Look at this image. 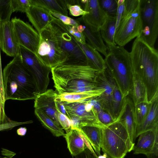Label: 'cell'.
Here are the masks:
<instances>
[{
    "label": "cell",
    "instance_id": "1",
    "mask_svg": "<svg viewBox=\"0 0 158 158\" xmlns=\"http://www.w3.org/2000/svg\"><path fill=\"white\" fill-rule=\"evenodd\" d=\"M130 56L133 73L142 79L147 89L148 101L158 98V52L139 36L134 40Z\"/></svg>",
    "mask_w": 158,
    "mask_h": 158
},
{
    "label": "cell",
    "instance_id": "2",
    "mask_svg": "<svg viewBox=\"0 0 158 158\" xmlns=\"http://www.w3.org/2000/svg\"><path fill=\"white\" fill-rule=\"evenodd\" d=\"M5 100H35L39 94L34 78L19 54L2 72Z\"/></svg>",
    "mask_w": 158,
    "mask_h": 158
},
{
    "label": "cell",
    "instance_id": "3",
    "mask_svg": "<svg viewBox=\"0 0 158 158\" xmlns=\"http://www.w3.org/2000/svg\"><path fill=\"white\" fill-rule=\"evenodd\" d=\"M104 60L123 98L128 96L131 89L133 72L130 53L123 47L107 46Z\"/></svg>",
    "mask_w": 158,
    "mask_h": 158
},
{
    "label": "cell",
    "instance_id": "4",
    "mask_svg": "<svg viewBox=\"0 0 158 158\" xmlns=\"http://www.w3.org/2000/svg\"><path fill=\"white\" fill-rule=\"evenodd\" d=\"M40 41L36 56L51 68L66 61L61 48L57 19L52 21L40 34Z\"/></svg>",
    "mask_w": 158,
    "mask_h": 158
},
{
    "label": "cell",
    "instance_id": "5",
    "mask_svg": "<svg viewBox=\"0 0 158 158\" xmlns=\"http://www.w3.org/2000/svg\"><path fill=\"white\" fill-rule=\"evenodd\" d=\"M140 3L141 0H125L124 11L114 35L116 45L124 47L140 35L142 29Z\"/></svg>",
    "mask_w": 158,
    "mask_h": 158
},
{
    "label": "cell",
    "instance_id": "6",
    "mask_svg": "<svg viewBox=\"0 0 158 158\" xmlns=\"http://www.w3.org/2000/svg\"><path fill=\"white\" fill-rule=\"evenodd\" d=\"M134 146L120 122H116L102 129L101 148L111 158H124Z\"/></svg>",
    "mask_w": 158,
    "mask_h": 158
},
{
    "label": "cell",
    "instance_id": "7",
    "mask_svg": "<svg viewBox=\"0 0 158 158\" xmlns=\"http://www.w3.org/2000/svg\"><path fill=\"white\" fill-rule=\"evenodd\" d=\"M51 72L56 89L73 79L95 82L100 72L88 62L82 61L64 62L51 68Z\"/></svg>",
    "mask_w": 158,
    "mask_h": 158
},
{
    "label": "cell",
    "instance_id": "8",
    "mask_svg": "<svg viewBox=\"0 0 158 158\" xmlns=\"http://www.w3.org/2000/svg\"><path fill=\"white\" fill-rule=\"evenodd\" d=\"M90 98L73 102H63L68 117L71 121L72 128L80 130L86 126L104 128L98 120Z\"/></svg>",
    "mask_w": 158,
    "mask_h": 158
},
{
    "label": "cell",
    "instance_id": "9",
    "mask_svg": "<svg viewBox=\"0 0 158 158\" xmlns=\"http://www.w3.org/2000/svg\"><path fill=\"white\" fill-rule=\"evenodd\" d=\"M140 10L142 29L139 36L154 47L158 35V0H141Z\"/></svg>",
    "mask_w": 158,
    "mask_h": 158
},
{
    "label": "cell",
    "instance_id": "10",
    "mask_svg": "<svg viewBox=\"0 0 158 158\" xmlns=\"http://www.w3.org/2000/svg\"><path fill=\"white\" fill-rule=\"evenodd\" d=\"M19 54L23 64L32 75L39 94L44 92L49 82L51 68L44 64L35 54L21 46Z\"/></svg>",
    "mask_w": 158,
    "mask_h": 158
},
{
    "label": "cell",
    "instance_id": "11",
    "mask_svg": "<svg viewBox=\"0 0 158 158\" xmlns=\"http://www.w3.org/2000/svg\"><path fill=\"white\" fill-rule=\"evenodd\" d=\"M18 43L36 55L40 40V34L28 23L16 17L10 20Z\"/></svg>",
    "mask_w": 158,
    "mask_h": 158
},
{
    "label": "cell",
    "instance_id": "12",
    "mask_svg": "<svg viewBox=\"0 0 158 158\" xmlns=\"http://www.w3.org/2000/svg\"><path fill=\"white\" fill-rule=\"evenodd\" d=\"M57 19L61 48L66 57L65 61L88 62L79 43L69 33L66 25Z\"/></svg>",
    "mask_w": 158,
    "mask_h": 158
},
{
    "label": "cell",
    "instance_id": "13",
    "mask_svg": "<svg viewBox=\"0 0 158 158\" xmlns=\"http://www.w3.org/2000/svg\"><path fill=\"white\" fill-rule=\"evenodd\" d=\"M83 8L88 13L77 19L81 21L92 31H100L108 16L101 7L98 0H88Z\"/></svg>",
    "mask_w": 158,
    "mask_h": 158
},
{
    "label": "cell",
    "instance_id": "14",
    "mask_svg": "<svg viewBox=\"0 0 158 158\" xmlns=\"http://www.w3.org/2000/svg\"><path fill=\"white\" fill-rule=\"evenodd\" d=\"M128 96L124 98L122 108L116 122H119L122 124L127 131L131 141L134 143L136 138L137 124L134 105L132 99Z\"/></svg>",
    "mask_w": 158,
    "mask_h": 158
},
{
    "label": "cell",
    "instance_id": "15",
    "mask_svg": "<svg viewBox=\"0 0 158 158\" xmlns=\"http://www.w3.org/2000/svg\"><path fill=\"white\" fill-rule=\"evenodd\" d=\"M0 48L6 54L14 57L19 53L20 46L10 20L2 22L0 27Z\"/></svg>",
    "mask_w": 158,
    "mask_h": 158
},
{
    "label": "cell",
    "instance_id": "16",
    "mask_svg": "<svg viewBox=\"0 0 158 158\" xmlns=\"http://www.w3.org/2000/svg\"><path fill=\"white\" fill-rule=\"evenodd\" d=\"M95 82L98 86L102 87L104 90L102 94L97 97L103 109L110 113L113 117L111 102L115 82L110 72L106 67L103 71L99 72Z\"/></svg>",
    "mask_w": 158,
    "mask_h": 158
},
{
    "label": "cell",
    "instance_id": "17",
    "mask_svg": "<svg viewBox=\"0 0 158 158\" xmlns=\"http://www.w3.org/2000/svg\"><path fill=\"white\" fill-rule=\"evenodd\" d=\"M57 95V92L52 89H47L37 96L35 99L34 107L43 111L60 126L58 120L57 111L55 102Z\"/></svg>",
    "mask_w": 158,
    "mask_h": 158
},
{
    "label": "cell",
    "instance_id": "18",
    "mask_svg": "<svg viewBox=\"0 0 158 158\" xmlns=\"http://www.w3.org/2000/svg\"><path fill=\"white\" fill-rule=\"evenodd\" d=\"M26 13L29 21L39 34L55 18L48 10L36 5H31Z\"/></svg>",
    "mask_w": 158,
    "mask_h": 158
},
{
    "label": "cell",
    "instance_id": "19",
    "mask_svg": "<svg viewBox=\"0 0 158 158\" xmlns=\"http://www.w3.org/2000/svg\"><path fill=\"white\" fill-rule=\"evenodd\" d=\"M76 20L79 23L77 29L84 35L87 43L106 56L107 55L108 48L104 43L100 31L93 32L81 21Z\"/></svg>",
    "mask_w": 158,
    "mask_h": 158
},
{
    "label": "cell",
    "instance_id": "20",
    "mask_svg": "<svg viewBox=\"0 0 158 158\" xmlns=\"http://www.w3.org/2000/svg\"><path fill=\"white\" fill-rule=\"evenodd\" d=\"M63 137L72 156H75L81 154L87 148L85 137L80 130L72 128L69 132L65 134Z\"/></svg>",
    "mask_w": 158,
    "mask_h": 158
},
{
    "label": "cell",
    "instance_id": "21",
    "mask_svg": "<svg viewBox=\"0 0 158 158\" xmlns=\"http://www.w3.org/2000/svg\"><path fill=\"white\" fill-rule=\"evenodd\" d=\"M96 82L82 79H73L59 87L56 90L59 95L65 93L81 92L100 88Z\"/></svg>",
    "mask_w": 158,
    "mask_h": 158
},
{
    "label": "cell",
    "instance_id": "22",
    "mask_svg": "<svg viewBox=\"0 0 158 158\" xmlns=\"http://www.w3.org/2000/svg\"><path fill=\"white\" fill-rule=\"evenodd\" d=\"M139 136L137 144L134 146L132 151L135 154L146 155L151 151L158 139V128L144 132Z\"/></svg>",
    "mask_w": 158,
    "mask_h": 158
},
{
    "label": "cell",
    "instance_id": "23",
    "mask_svg": "<svg viewBox=\"0 0 158 158\" xmlns=\"http://www.w3.org/2000/svg\"><path fill=\"white\" fill-rule=\"evenodd\" d=\"M158 128V98L151 103L149 112L143 122L137 126L136 138L145 131Z\"/></svg>",
    "mask_w": 158,
    "mask_h": 158
},
{
    "label": "cell",
    "instance_id": "24",
    "mask_svg": "<svg viewBox=\"0 0 158 158\" xmlns=\"http://www.w3.org/2000/svg\"><path fill=\"white\" fill-rule=\"evenodd\" d=\"M102 129L93 126H84L80 130L90 143L98 156L101 155Z\"/></svg>",
    "mask_w": 158,
    "mask_h": 158
},
{
    "label": "cell",
    "instance_id": "25",
    "mask_svg": "<svg viewBox=\"0 0 158 158\" xmlns=\"http://www.w3.org/2000/svg\"><path fill=\"white\" fill-rule=\"evenodd\" d=\"M78 43L89 63L100 72L104 70L106 68L105 60L98 52L86 43L84 44Z\"/></svg>",
    "mask_w": 158,
    "mask_h": 158
},
{
    "label": "cell",
    "instance_id": "26",
    "mask_svg": "<svg viewBox=\"0 0 158 158\" xmlns=\"http://www.w3.org/2000/svg\"><path fill=\"white\" fill-rule=\"evenodd\" d=\"M100 87V86H99ZM100 88L90 91L71 93H65L57 95L56 99L67 102L81 101L99 96L104 91V89Z\"/></svg>",
    "mask_w": 158,
    "mask_h": 158
},
{
    "label": "cell",
    "instance_id": "27",
    "mask_svg": "<svg viewBox=\"0 0 158 158\" xmlns=\"http://www.w3.org/2000/svg\"><path fill=\"white\" fill-rule=\"evenodd\" d=\"M131 93L134 105L141 102H148L146 86L140 77L135 73H133Z\"/></svg>",
    "mask_w": 158,
    "mask_h": 158
},
{
    "label": "cell",
    "instance_id": "28",
    "mask_svg": "<svg viewBox=\"0 0 158 158\" xmlns=\"http://www.w3.org/2000/svg\"><path fill=\"white\" fill-rule=\"evenodd\" d=\"M30 1L31 5L38 6L49 11L68 16V10L65 0H30Z\"/></svg>",
    "mask_w": 158,
    "mask_h": 158
},
{
    "label": "cell",
    "instance_id": "29",
    "mask_svg": "<svg viewBox=\"0 0 158 158\" xmlns=\"http://www.w3.org/2000/svg\"><path fill=\"white\" fill-rule=\"evenodd\" d=\"M115 17L108 16L100 30L102 39L107 46L117 45L114 40L116 26Z\"/></svg>",
    "mask_w": 158,
    "mask_h": 158
},
{
    "label": "cell",
    "instance_id": "30",
    "mask_svg": "<svg viewBox=\"0 0 158 158\" xmlns=\"http://www.w3.org/2000/svg\"><path fill=\"white\" fill-rule=\"evenodd\" d=\"M35 114L42 125L56 137L63 136L64 132L61 126L58 125L52 119L40 110L35 109Z\"/></svg>",
    "mask_w": 158,
    "mask_h": 158
},
{
    "label": "cell",
    "instance_id": "31",
    "mask_svg": "<svg viewBox=\"0 0 158 158\" xmlns=\"http://www.w3.org/2000/svg\"><path fill=\"white\" fill-rule=\"evenodd\" d=\"M123 100L121 93L115 82L112 97L111 109L113 117L115 121L122 108Z\"/></svg>",
    "mask_w": 158,
    "mask_h": 158
},
{
    "label": "cell",
    "instance_id": "32",
    "mask_svg": "<svg viewBox=\"0 0 158 158\" xmlns=\"http://www.w3.org/2000/svg\"><path fill=\"white\" fill-rule=\"evenodd\" d=\"M150 106L151 103L147 102H141L134 105L137 126L143 122L149 112Z\"/></svg>",
    "mask_w": 158,
    "mask_h": 158
},
{
    "label": "cell",
    "instance_id": "33",
    "mask_svg": "<svg viewBox=\"0 0 158 158\" xmlns=\"http://www.w3.org/2000/svg\"><path fill=\"white\" fill-rule=\"evenodd\" d=\"M13 12L11 0H0V22L10 21Z\"/></svg>",
    "mask_w": 158,
    "mask_h": 158
},
{
    "label": "cell",
    "instance_id": "34",
    "mask_svg": "<svg viewBox=\"0 0 158 158\" xmlns=\"http://www.w3.org/2000/svg\"><path fill=\"white\" fill-rule=\"evenodd\" d=\"M117 0H99L101 8L108 15L116 16L117 9Z\"/></svg>",
    "mask_w": 158,
    "mask_h": 158
},
{
    "label": "cell",
    "instance_id": "35",
    "mask_svg": "<svg viewBox=\"0 0 158 158\" xmlns=\"http://www.w3.org/2000/svg\"><path fill=\"white\" fill-rule=\"evenodd\" d=\"M97 115L99 121L104 128L116 122L110 114L103 109L98 113Z\"/></svg>",
    "mask_w": 158,
    "mask_h": 158
},
{
    "label": "cell",
    "instance_id": "36",
    "mask_svg": "<svg viewBox=\"0 0 158 158\" xmlns=\"http://www.w3.org/2000/svg\"><path fill=\"white\" fill-rule=\"evenodd\" d=\"M13 12L20 11L26 13L31 6L30 0H11Z\"/></svg>",
    "mask_w": 158,
    "mask_h": 158
},
{
    "label": "cell",
    "instance_id": "37",
    "mask_svg": "<svg viewBox=\"0 0 158 158\" xmlns=\"http://www.w3.org/2000/svg\"><path fill=\"white\" fill-rule=\"evenodd\" d=\"M49 11L51 15L60 20L66 25H70L77 27L79 24L77 20L58 13L53 11Z\"/></svg>",
    "mask_w": 158,
    "mask_h": 158
},
{
    "label": "cell",
    "instance_id": "38",
    "mask_svg": "<svg viewBox=\"0 0 158 158\" xmlns=\"http://www.w3.org/2000/svg\"><path fill=\"white\" fill-rule=\"evenodd\" d=\"M57 118L61 127L66 131L69 132L71 130V124L69 118L65 115L57 111Z\"/></svg>",
    "mask_w": 158,
    "mask_h": 158
},
{
    "label": "cell",
    "instance_id": "39",
    "mask_svg": "<svg viewBox=\"0 0 158 158\" xmlns=\"http://www.w3.org/2000/svg\"><path fill=\"white\" fill-rule=\"evenodd\" d=\"M66 26L69 33L78 42L81 44H84L86 43L84 35L82 33L78 31L76 27L70 25Z\"/></svg>",
    "mask_w": 158,
    "mask_h": 158
},
{
    "label": "cell",
    "instance_id": "40",
    "mask_svg": "<svg viewBox=\"0 0 158 158\" xmlns=\"http://www.w3.org/2000/svg\"><path fill=\"white\" fill-rule=\"evenodd\" d=\"M32 120L23 122H19L10 120L8 121L3 123L0 124V131H8L19 125L32 123Z\"/></svg>",
    "mask_w": 158,
    "mask_h": 158
},
{
    "label": "cell",
    "instance_id": "41",
    "mask_svg": "<svg viewBox=\"0 0 158 158\" xmlns=\"http://www.w3.org/2000/svg\"><path fill=\"white\" fill-rule=\"evenodd\" d=\"M66 5L67 9L69 11V14L72 16H83L88 13V12L85 11L79 5L66 4Z\"/></svg>",
    "mask_w": 158,
    "mask_h": 158
},
{
    "label": "cell",
    "instance_id": "42",
    "mask_svg": "<svg viewBox=\"0 0 158 158\" xmlns=\"http://www.w3.org/2000/svg\"><path fill=\"white\" fill-rule=\"evenodd\" d=\"M118 6L116 15V30L118 27L120 22L123 13L125 9V1L121 4H117Z\"/></svg>",
    "mask_w": 158,
    "mask_h": 158
},
{
    "label": "cell",
    "instance_id": "43",
    "mask_svg": "<svg viewBox=\"0 0 158 158\" xmlns=\"http://www.w3.org/2000/svg\"><path fill=\"white\" fill-rule=\"evenodd\" d=\"M146 156L147 158H158V139H156L151 151Z\"/></svg>",
    "mask_w": 158,
    "mask_h": 158
},
{
    "label": "cell",
    "instance_id": "44",
    "mask_svg": "<svg viewBox=\"0 0 158 158\" xmlns=\"http://www.w3.org/2000/svg\"><path fill=\"white\" fill-rule=\"evenodd\" d=\"M55 102L57 110L60 111L68 117V114L63 102L56 99V98Z\"/></svg>",
    "mask_w": 158,
    "mask_h": 158
},
{
    "label": "cell",
    "instance_id": "45",
    "mask_svg": "<svg viewBox=\"0 0 158 158\" xmlns=\"http://www.w3.org/2000/svg\"><path fill=\"white\" fill-rule=\"evenodd\" d=\"M91 153L90 151L86 148L84 152L75 156V158H93Z\"/></svg>",
    "mask_w": 158,
    "mask_h": 158
},
{
    "label": "cell",
    "instance_id": "46",
    "mask_svg": "<svg viewBox=\"0 0 158 158\" xmlns=\"http://www.w3.org/2000/svg\"><path fill=\"white\" fill-rule=\"evenodd\" d=\"M17 133L21 136H24L27 131V129L25 127H20L17 130Z\"/></svg>",
    "mask_w": 158,
    "mask_h": 158
},
{
    "label": "cell",
    "instance_id": "47",
    "mask_svg": "<svg viewBox=\"0 0 158 158\" xmlns=\"http://www.w3.org/2000/svg\"><path fill=\"white\" fill-rule=\"evenodd\" d=\"M107 154L106 153H104L102 155H100L98 156L96 158H107Z\"/></svg>",
    "mask_w": 158,
    "mask_h": 158
},
{
    "label": "cell",
    "instance_id": "48",
    "mask_svg": "<svg viewBox=\"0 0 158 158\" xmlns=\"http://www.w3.org/2000/svg\"><path fill=\"white\" fill-rule=\"evenodd\" d=\"M1 23H2V22H0V26H1ZM0 50H1V49H0V59H1Z\"/></svg>",
    "mask_w": 158,
    "mask_h": 158
},
{
    "label": "cell",
    "instance_id": "49",
    "mask_svg": "<svg viewBox=\"0 0 158 158\" xmlns=\"http://www.w3.org/2000/svg\"><path fill=\"white\" fill-rule=\"evenodd\" d=\"M93 157H94V158H96V157H95V156H93ZM107 158H111L107 156Z\"/></svg>",
    "mask_w": 158,
    "mask_h": 158
}]
</instances>
